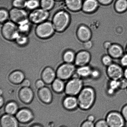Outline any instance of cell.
I'll list each match as a JSON object with an SVG mask.
<instances>
[{
    "instance_id": "cell-47",
    "label": "cell",
    "mask_w": 127,
    "mask_h": 127,
    "mask_svg": "<svg viewBox=\"0 0 127 127\" xmlns=\"http://www.w3.org/2000/svg\"><path fill=\"white\" fill-rule=\"evenodd\" d=\"M0 107H1V106L3 105V98H2V97H0Z\"/></svg>"
},
{
    "instance_id": "cell-8",
    "label": "cell",
    "mask_w": 127,
    "mask_h": 127,
    "mask_svg": "<svg viewBox=\"0 0 127 127\" xmlns=\"http://www.w3.org/2000/svg\"><path fill=\"white\" fill-rule=\"evenodd\" d=\"M76 69L75 66L72 63H66L61 66L58 68L57 75L62 80L68 79L74 76Z\"/></svg>"
},
{
    "instance_id": "cell-24",
    "label": "cell",
    "mask_w": 127,
    "mask_h": 127,
    "mask_svg": "<svg viewBox=\"0 0 127 127\" xmlns=\"http://www.w3.org/2000/svg\"><path fill=\"white\" fill-rule=\"evenodd\" d=\"M53 86L54 90L58 92H62L65 88L63 81L58 79H56L53 82Z\"/></svg>"
},
{
    "instance_id": "cell-29",
    "label": "cell",
    "mask_w": 127,
    "mask_h": 127,
    "mask_svg": "<svg viewBox=\"0 0 127 127\" xmlns=\"http://www.w3.org/2000/svg\"><path fill=\"white\" fill-rule=\"evenodd\" d=\"M17 44L20 45H25L28 42V38L25 34L19 33L15 39Z\"/></svg>"
},
{
    "instance_id": "cell-40",
    "label": "cell",
    "mask_w": 127,
    "mask_h": 127,
    "mask_svg": "<svg viewBox=\"0 0 127 127\" xmlns=\"http://www.w3.org/2000/svg\"><path fill=\"white\" fill-rule=\"evenodd\" d=\"M121 113L126 122H127V104L124 105L122 108Z\"/></svg>"
},
{
    "instance_id": "cell-44",
    "label": "cell",
    "mask_w": 127,
    "mask_h": 127,
    "mask_svg": "<svg viewBox=\"0 0 127 127\" xmlns=\"http://www.w3.org/2000/svg\"><path fill=\"white\" fill-rule=\"evenodd\" d=\"M30 85V81L28 80L23 81L22 83V85L24 87H28Z\"/></svg>"
},
{
    "instance_id": "cell-10",
    "label": "cell",
    "mask_w": 127,
    "mask_h": 127,
    "mask_svg": "<svg viewBox=\"0 0 127 127\" xmlns=\"http://www.w3.org/2000/svg\"><path fill=\"white\" fill-rule=\"evenodd\" d=\"M48 11L43 9L33 10L29 15L30 21L35 24H40L46 20L49 16Z\"/></svg>"
},
{
    "instance_id": "cell-42",
    "label": "cell",
    "mask_w": 127,
    "mask_h": 127,
    "mask_svg": "<svg viewBox=\"0 0 127 127\" xmlns=\"http://www.w3.org/2000/svg\"><path fill=\"white\" fill-rule=\"evenodd\" d=\"M36 86L38 88H42L43 87L44 85V82L41 80L37 81L36 83Z\"/></svg>"
},
{
    "instance_id": "cell-9",
    "label": "cell",
    "mask_w": 127,
    "mask_h": 127,
    "mask_svg": "<svg viewBox=\"0 0 127 127\" xmlns=\"http://www.w3.org/2000/svg\"><path fill=\"white\" fill-rule=\"evenodd\" d=\"M106 73L110 80H119L124 77V70L119 65L112 63L107 67Z\"/></svg>"
},
{
    "instance_id": "cell-20",
    "label": "cell",
    "mask_w": 127,
    "mask_h": 127,
    "mask_svg": "<svg viewBox=\"0 0 127 127\" xmlns=\"http://www.w3.org/2000/svg\"><path fill=\"white\" fill-rule=\"evenodd\" d=\"M97 3L96 0H86L83 5V9L86 12H91L96 7Z\"/></svg>"
},
{
    "instance_id": "cell-12",
    "label": "cell",
    "mask_w": 127,
    "mask_h": 127,
    "mask_svg": "<svg viewBox=\"0 0 127 127\" xmlns=\"http://www.w3.org/2000/svg\"><path fill=\"white\" fill-rule=\"evenodd\" d=\"M63 104L65 108L67 110L71 111L76 110L78 108L77 97L68 95L65 98Z\"/></svg>"
},
{
    "instance_id": "cell-19",
    "label": "cell",
    "mask_w": 127,
    "mask_h": 127,
    "mask_svg": "<svg viewBox=\"0 0 127 127\" xmlns=\"http://www.w3.org/2000/svg\"><path fill=\"white\" fill-rule=\"evenodd\" d=\"M65 2L67 7L72 10L79 9L81 6V0H65Z\"/></svg>"
},
{
    "instance_id": "cell-1",
    "label": "cell",
    "mask_w": 127,
    "mask_h": 127,
    "mask_svg": "<svg viewBox=\"0 0 127 127\" xmlns=\"http://www.w3.org/2000/svg\"><path fill=\"white\" fill-rule=\"evenodd\" d=\"M78 108L83 111L89 110L95 104L96 92L94 88L90 86H84L77 96Z\"/></svg>"
},
{
    "instance_id": "cell-36",
    "label": "cell",
    "mask_w": 127,
    "mask_h": 127,
    "mask_svg": "<svg viewBox=\"0 0 127 127\" xmlns=\"http://www.w3.org/2000/svg\"><path fill=\"white\" fill-rule=\"evenodd\" d=\"M95 127H109L105 119H99L95 123Z\"/></svg>"
},
{
    "instance_id": "cell-43",
    "label": "cell",
    "mask_w": 127,
    "mask_h": 127,
    "mask_svg": "<svg viewBox=\"0 0 127 127\" xmlns=\"http://www.w3.org/2000/svg\"><path fill=\"white\" fill-rule=\"evenodd\" d=\"M95 117L93 114H90L87 116L86 120L88 121L94 123L95 120Z\"/></svg>"
},
{
    "instance_id": "cell-50",
    "label": "cell",
    "mask_w": 127,
    "mask_h": 127,
    "mask_svg": "<svg viewBox=\"0 0 127 127\" xmlns=\"http://www.w3.org/2000/svg\"></svg>"
},
{
    "instance_id": "cell-28",
    "label": "cell",
    "mask_w": 127,
    "mask_h": 127,
    "mask_svg": "<svg viewBox=\"0 0 127 127\" xmlns=\"http://www.w3.org/2000/svg\"><path fill=\"white\" fill-rule=\"evenodd\" d=\"M63 59L66 63H71L75 59L74 53L71 51L66 52L64 55Z\"/></svg>"
},
{
    "instance_id": "cell-25",
    "label": "cell",
    "mask_w": 127,
    "mask_h": 127,
    "mask_svg": "<svg viewBox=\"0 0 127 127\" xmlns=\"http://www.w3.org/2000/svg\"><path fill=\"white\" fill-rule=\"evenodd\" d=\"M54 3V0H41L40 4L42 8L48 11L53 8Z\"/></svg>"
},
{
    "instance_id": "cell-34",
    "label": "cell",
    "mask_w": 127,
    "mask_h": 127,
    "mask_svg": "<svg viewBox=\"0 0 127 127\" xmlns=\"http://www.w3.org/2000/svg\"><path fill=\"white\" fill-rule=\"evenodd\" d=\"M9 17V13L6 10L1 9L0 11V21L1 23H2L6 21Z\"/></svg>"
},
{
    "instance_id": "cell-49",
    "label": "cell",
    "mask_w": 127,
    "mask_h": 127,
    "mask_svg": "<svg viewBox=\"0 0 127 127\" xmlns=\"http://www.w3.org/2000/svg\"><path fill=\"white\" fill-rule=\"evenodd\" d=\"M56 0L60 1L62 0Z\"/></svg>"
},
{
    "instance_id": "cell-4",
    "label": "cell",
    "mask_w": 127,
    "mask_h": 127,
    "mask_svg": "<svg viewBox=\"0 0 127 127\" xmlns=\"http://www.w3.org/2000/svg\"><path fill=\"white\" fill-rule=\"evenodd\" d=\"M1 33L5 39L10 41L15 40L20 33L18 27L12 21L4 24L1 29Z\"/></svg>"
},
{
    "instance_id": "cell-7",
    "label": "cell",
    "mask_w": 127,
    "mask_h": 127,
    "mask_svg": "<svg viewBox=\"0 0 127 127\" xmlns=\"http://www.w3.org/2000/svg\"><path fill=\"white\" fill-rule=\"evenodd\" d=\"M55 30L53 23L49 22H43L37 26L36 29L35 33L39 38L45 39L52 36Z\"/></svg>"
},
{
    "instance_id": "cell-35",
    "label": "cell",
    "mask_w": 127,
    "mask_h": 127,
    "mask_svg": "<svg viewBox=\"0 0 127 127\" xmlns=\"http://www.w3.org/2000/svg\"><path fill=\"white\" fill-rule=\"evenodd\" d=\"M101 76V72L99 69L95 68L92 69L90 78L95 80L99 79Z\"/></svg>"
},
{
    "instance_id": "cell-18",
    "label": "cell",
    "mask_w": 127,
    "mask_h": 127,
    "mask_svg": "<svg viewBox=\"0 0 127 127\" xmlns=\"http://www.w3.org/2000/svg\"><path fill=\"white\" fill-rule=\"evenodd\" d=\"M39 95L40 99L44 102L49 103L52 100L51 93L48 88H41L39 92Z\"/></svg>"
},
{
    "instance_id": "cell-52",
    "label": "cell",
    "mask_w": 127,
    "mask_h": 127,
    "mask_svg": "<svg viewBox=\"0 0 127 127\" xmlns=\"http://www.w3.org/2000/svg\"></svg>"
},
{
    "instance_id": "cell-13",
    "label": "cell",
    "mask_w": 127,
    "mask_h": 127,
    "mask_svg": "<svg viewBox=\"0 0 127 127\" xmlns=\"http://www.w3.org/2000/svg\"><path fill=\"white\" fill-rule=\"evenodd\" d=\"M2 127H18V124L16 119L10 114L3 116L1 119Z\"/></svg>"
},
{
    "instance_id": "cell-11",
    "label": "cell",
    "mask_w": 127,
    "mask_h": 127,
    "mask_svg": "<svg viewBox=\"0 0 127 127\" xmlns=\"http://www.w3.org/2000/svg\"><path fill=\"white\" fill-rule=\"evenodd\" d=\"M90 56L87 52H83L78 53L75 59V63L78 67L88 65L90 61Z\"/></svg>"
},
{
    "instance_id": "cell-23",
    "label": "cell",
    "mask_w": 127,
    "mask_h": 127,
    "mask_svg": "<svg viewBox=\"0 0 127 127\" xmlns=\"http://www.w3.org/2000/svg\"><path fill=\"white\" fill-rule=\"evenodd\" d=\"M111 55L114 58H118L122 54V50L119 46L114 45L111 46L109 49Z\"/></svg>"
},
{
    "instance_id": "cell-16",
    "label": "cell",
    "mask_w": 127,
    "mask_h": 127,
    "mask_svg": "<svg viewBox=\"0 0 127 127\" xmlns=\"http://www.w3.org/2000/svg\"><path fill=\"white\" fill-rule=\"evenodd\" d=\"M20 97L24 102L29 103L33 97L32 90L28 87H24L21 89L20 93Z\"/></svg>"
},
{
    "instance_id": "cell-26",
    "label": "cell",
    "mask_w": 127,
    "mask_h": 127,
    "mask_svg": "<svg viewBox=\"0 0 127 127\" xmlns=\"http://www.w3.org/2000/svg\"><path fill=\"white\" fill-rule=\"evenodd\" d=\"M17 104L14 102L9 103L6 105L5 111L7 114L10 115H12L15 114L17 109Z\"/></svg>"
},
{
    "instance_id": "cell-45",
    "label": "cell",
    "mask_w": 127,
    "mask_h": 127,
    "mask_svg": "<svg viewBox=\"0 0 127 127\" xmlns=\"http://www.w3.org/2000/svg\"><path fill=\"white\" fill-rule=\"evenodd\" d=\"M112 0H98L99 2L103 4H107L110 3Z\"/></svg>"
},
{
    "instance_id": "cell-38",
    "label": "cell",
    "mask_w": 127,
    "mask_h": 127,
    "mask_svg": "<svg viewBox=\"0 0 127 127\" xmlns=\"http://www.w3.org/2000/svg\"><path fill=\"white\" fill-rule=\"evenodd\" d=\"M120 89H125L127 88V79L124 77L119 80Z\"/></svg>"
},
{
    "instance_id": "cell-33",
    "label": "cell",
    "mask_w": 127,
    "mask_h": 127,
    "mask_svg": "<svg viewBox=\"0 0 127 127\" xmlns=\"http://www.w3.org/2000/svg\"><path fill=\"white\" fill-rule=\"evenodd\" d=\"M26 0H14L12 5L15 8L23 9L26 7Z\"/></svg>"
},
{
    "instance_id": "cell-32",
    "label": "cell",
    "mask_w": 127,
    "mask_h": 127,
    "mask_svg": "<svg viewBox=\"0 0 127 127\" xmlns=\"http://www.w3.org/2000/svg\"><path fill=\"white\" fill-rule=\"evenodd\" d=\"M18 28L19 32H21L20 33L25 34L26 33L29 31L30 29L29 21L19 25Z\"/></svg>"
},
{
    "instance_id": "cell-14",
    "label": "cell",
    "mask_w": 127,
    "mask_h": 127,
    "mask_svg": "<svg viewBox=\"0 0 127 127\" xmlns=\"http://www.w3.org/2000/svg\"><path fill=\"white\" fill-rule=\"evenodd\" d=\"M92 68L88 65L78 67L75 75L82 79L90 78Z\"/></svg>"
},
{
    "instance_id": "cell-30",
    "label": "cell",
    "mask_w": 127,
    "mask_h": 127,
    "mask_svg": "<svg viewBox=\"0 0 127 127\" xmlns=\"http://www.w3.org/2000/svg\"><path fill=\"white\" fill-rule=\"evenodd\" d=\"M40 4L38 0H28L26 2V7L30 9L33 10L37 9Z\"/></svg>"
},
{
    "instance_id": "cell-3",
    "label": "cell",
    "mask_w": 127,
    "mask_h": 127,
    "mask_svg": "<svg viewBox=\"0 0 127 127\" xmlns=\"http://www.w3.org/2000/svg\"><path fill=\"white\" fill-rule=\"evenodd\" d=\"M69 21V17L68 13L64 11H61L54 15L52 23L55 30L60 32L65 29Z\"/></svg>"
},
{
    "instance_id": "cell-2",
    "label": "cell",
    "mask_w": 127,
    "mask_h": 127,
    "mask_svg": "<svg viewBox=\"0 0 127 127\" xmlns=\"http://www.w3.org/2000/svg\"><path fill=\"white\" fill-rule=\"evenodd\" d=\"M84 86L83 79L74 75L67 83L65 90L68 95L77 97Z\"/></svg>"
},
{
    "instance_id": "cell-41",
    "label": "cell",
    "mask_w": 127,
    "mask_h": 127,
    "mask_svg": "<svg viewBox=\"0 0 127 127\" xmlns=\"http://www.w3.org/2000/svg\"><path fill=\"white\" fill-rule=\"evenodd\" d=\"M121 63L123 66L127 67V54L124 55L122 58L121 60Z\"/></svg>"
},
{
    "instance_id": "cell-15",
    "label": "cell",
    "mask_w": 127,
    "mask_h": 127,
    "mask_svg": "<svg viewBox=\"0 0 127 127\" xmlns=\"http://www.w3.org/2000/svg\"><path fill=\"white\" fill-rule=\"evenodd\" d=\"M17 119L22 123H27L32 118V113L26 109H22L17 113L16 115Z\"/></svg>"
},
{
    "instance_id": "cell-51",
    "label": "cell",
    "mask_w": 127,
    "mask_h": 127,
    "mask_svg": "<svg viewBox=\"0 0 127 127\" xmlns=\"http://www.w3.org/2000/svg\"></svg>"
},
{
    "instance_id": "cell-21",
    "label": "cell",
    "mask_w": 127,
    "mask_h": 127,
    "mask_svg": "<svg viewBox=\"0 0 127 127\" xmlns=\"http://www.w3.org/2000/svg\"><path fill=\"white\" fill-rule=\"evenodd\" d=\"M10 80L13 83H18L23 81L24 75L22 72L17 71L12 73L10 76Z\"/></svg>"
},
{
    "instance_id": "cell-27",
    "label": "cell",
    "mask_w": 127,
    "mask_h": 127,
    "mask_svg": "<svg viewBox=\"0 0 127 127\" xmlns=\"http://www.w3.org/2000/svg\"><path fill=\"white\" fill-rule=\"evenodd\" d=\"M116 7L119 12L125 10L127 8V0H118L116 3Z\"/></svg>"
},
{
    "instance_id": "cell-22",
    "label": "cell",
    "mask_w": 127,
    "mask_h": 127,
    "mask_svg": "<svg viewBox=\"0 0 127 127\" xmlns=\"http://www.w3.org/2000/svg\"><path fill=\"white\" fill-rule=\"evenodd\" d=\"M78 35L80 38L83 41H86L90 37V33L88 28L82 26L78 30Z\"/></svg>"
},
{
    "instance_id": "cell-46",
    "label": "cell",
    "mask_w": 127,
    "mask_h": 127,
    "mask_svg": "<svg viewBox=\"0 0 127 127\" xmlns=\"http://www.w3.org/2000/svg\"><path fill=\"white\" fill-rule=\"evenodd\" d=\"M124 77L127 79V67L124 70Z\"/></svg>"
},
{
    "instance_id": "cell-48",
    "label": "cell",
    "mask_w": 127,
    "mask_h": 127,
    "mask_svg": "<svg viewBox=\"0 0 127 127\" xmlns=\"http://www.w3.org/2000/svg\"><path fill=\"white\" fill-rule=\"evenodd\" d=\"M32 127H42L40 126H39V125H35L34 126H33Z\"/></svg>"
},
{
    "instance_id": "cell-53",
    "label": "cell",
    "mask_w": 127,
    "mask_h": 127,
    "mask_svg": "<svg viewBox=\"0 0 127 127\" xmlns=\"http://www.w3.org/2000/svg\"></svg>"
},
{
    "instance_id": "cell-5",
    "label": "cell",
    "mask_w": 127,
    "mask_h": 127,
    "mask_svg": "<svg viewBox=\"0 0 127 127\" xmlns=\"http://www.w3.org/2000/svg\"><path fill=\"white\" fill-rule=\"evenodd\" d=\"M105 119L109 127H124L126 122L121 112L116 110L109 112Z\"/></svg>"
},
{
    "instance_id": "cell-37",
    "label": "cell",
    "mask_w": 127,
    "mask_h": 127,
    "mask_svg": "<svg viewBox=\"0 0 127 127\" xmlns=\"http://www.w3.org/2000/svg\"><path fill=\"white\" fill-rule=\"evenodd\" d=\"M102 61L103 64L107 67L113 63L111 58L108 56H105L103 57Z\"/></svg>"
},
{
    "instance_id": "cell-31",
    "label": "cell",
    "mask_w": 127,
    "mask_h": 127,
    "mask_svg": "<svg viewBox=\"0 0 127 127\" xmlns=\"http://www.w3.org/2000/svg\"><path fill=\"white\" fill-rule=\"evenodd\" d=\"M108 88L116 92L119 89V80H110L108 83Z\"/></svg>"
},
{
    "instance_id": "cell-17",
    "label": "cell",
    "mask_w": 127,
    "mask_h": 127,
    "mask_svg": "<svg viewBox=\"0 0 127 127\" xmlns=\"http://www.w3.org/2000/svg\"><path fill=\"white\" fill-rule=\"evenodd\" d=\"M55 74L54 71L50 68H46L42 74V78L43 81L48 83H52L54 79Z\"/></svg>"
},
{
    "instance_id": "cell-6",
    "label": "cell",
    "mask_w": 127,
    "mask_h": 127,
    "mask_svg": "<svg viewBox=\"0 0 127 127\" xmlns=\"http://www.w3.org/2000/svg\"><path fill=\"white\" fill-rule=\"evenodd\" d=\"M9 15L11 21L18 25L29 21V15L23 9L14 7L10 10Z\"/></svg>"
},
{
    "instance_id": "cell-39",
    "label": "cell",
    "mask_w": 127,
    "mask_h": 127,
    "mask_svg": "<svg viewBox=\"0 0 127 127\" xmlns=\"http://www.w3.org/2000/svg\"><path fill=\"white\" fill-rule=\"evenodd\" d=\"M80 127H95L94 123L86 120L81 124Z\"/></svg>"
}]
</instances>
